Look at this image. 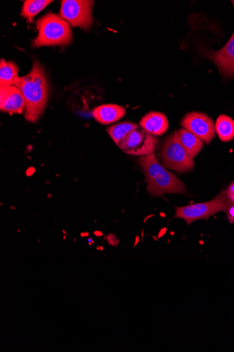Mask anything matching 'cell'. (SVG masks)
<instances>
[{"mask_svg": "<svg viewBox=\"0 0 234 352\" xmlns=\"http://www.w3.org/2000/svg\"><path fill=\"white\" fill-rule=\"evenodd\" d=\"M140 126L154 136H161L169 130V123L164 114L150 112L141 119Z\"/></svg>", "mask_w": 234, "mask_h": 352, "instance_id": "cell-11", "label": "cell"}, {"mask_svg": "<svg viewBox=\"0 0 234 352\" xmlns=\"http://www.w3.org/2000/svg\"><path fill=\"white\" fill-rule=\"evenodd\" d=\"M38 35L33 41V47L67 46L73 41L70 24L62 18L49 12L36 22Z\"/></svg>", "mask_w": 234, "mask_h": 352, "instance_id": "cell-3", "label": "cell"}, {"mask_svg": "<svg viewBox=\"0 0 234 352\" xmlns=\"http://www.w3.org/2000/svg\"><path fill=\"white\" fill-rule=\"evenodd\" d=\"M231 3L234 6V1ZM204 54L215 64L223 76H234V33L222 49L216 52H204Z\"/></svg>", "mask_w": 234, "mask_h": 352, "instance_id": "cell-9", "label": "cell"}, {"mask_svg": "<svg viewBox=\"0 0 234 352\" xmlns=\"http://www.w3.org/2000/svg\"><path fill=\"white\" fill-rule=\"evenodd\" d=\"M19 72L16 64L2 58L0 61V86L14 85L19 78Z\"/></svg>", "mask_w": 234, "mask_h": 352, "instance_id": "cell-15", "label": "cell"}, {"mask_svg": "<svg viewBox=\"0 0 234 352\" xmlns=\"http://www.w3.org/2000/svg\"><path fill=\"white\" fill-rule=\"evenodd\" d=\"M53 2V0H26L23 3L21 15L28 23H32L40 12Z\"/></svg>", "mask_w": 234, "mask_h": 352, "instance_id": "cell-14", "label": "cell"}, {"mask_svg": "<svg viewBox=\"0 0 234 352\" xmlns=\"http://www.w3.org/2000/svg\"><path fill=\"white\" fill-rule=\"evenodd\" d=\"M126 109L117 104H105L95 108L92 112L94 119L100 124H110L121 119Z\"/></svg>", "mask_w": 234, "mask_h": 352, "instance_id": "cell-12", "label": "cell"}, {"mask_svg": "<svg viewBox=\"0 0 234 352\" xmlns=\"http://www.w3.org/2000/svg\"><path fill=\"white\" fill-rule=\"evenodd\" d=\"M229 204L226 191H223L209 202L176 207V214L174 218L184 219L189 226L194 221L208 219L218 212H225Z\"/></svg>", "mask_w": 234, "mask_h": 352, "instance_id": "cell-5", "label": "cell"}, {"mask_svg": "<svg viewBox=\"0 0 234 352\" xmlns=\"http://www.w3.org/2000/svg\"><path fill=\"white\" fill-rule=\"evenodd\" d=\"M225 212L227 214L229 221L231 223H234V205L229 204Z\"/></svg>", "mask_w": 234, "mask_h": 352, "instance_id": "cell-19", "label": "cell"}, {"mask_svg": "<svg viewBox=\"0 0 234 352\" xmlns=\"http://www.w3.org/2000/svg\"><path fill=\"white\" fill-rule=\"evenodd\" d=\"M139 126L130 122H124L108 127L107 132L114 142L119 146L128 134Z\"/></svg>", "mask_w": 234, "mask_h": 352, "instance_id": "cell-17", "label": "cell"}, {"mask_svg": "<svg viewBox=\"0 0 234 352\" xmlns=\"http://www.w3.org/2000/svg\"><path fill=\"white\" fill-rule=\"evenodd\" d=\"M93 6L89 0H62L60 16L72 26L86 30L93 25Z\"/></svg>", "mask_w": 234, "mask_h": 352, "instance_id": "cell-6", "label": "cell"}, {"mask_svg": "<svg viewBox=\"0 0 234 352\" xmlns=\"http://www.w3.org/2000/svg\"><path fill=\"white\" fill-rule=\"evenodd\" d=\"M158 143L157 138L139 126L128 134L118 146L127 154L143 157L154 154Z\"/></svg>", "mask_w": 234, "mask_h": 352, "instance_id": "cell-7", "label": "cell"}, {"mask_svg": "<svg viewBox=\"0 0 234 352\" xmlns=\"http://www.w3.org/2000/svg\"><path fill=\"white\" fill-rule=\"evenodd\" d=\"M177 133L182 145L192 157H196L202 151L203 142L192 133L185 129H180Z\"/></svg>", "mask_w": 234, "mask_h": 352, "instance_id": "cell-13", "label": "cell"}, {"mask_svg": "<svg viewBox=\"0 0 234 352\" xmlns=\"http://www.w3.org/2000/svg\"><path fill=\"white\" fill-rule=\"evenodd\" d=\"M215 131L222 142L232 141L234 138V120L226 115H220L216 121Z\"/></svg>", "mask_w": 234, "mask_h": 352, "instance_id": "cell-16", "label": "cell"}, {"mask_svg": "<svg viewBox=\"0 0 234 352\" xmlns=\"http://www.w3.org/2000/svg\"><path fill=\"white\" fill-rule=\"evenodd\" d=\"M139 166L145 175L149 194L154 197L165 195H187L184 184L161 166L154 154L139 158Z\"/></svg>", "mask_w": 234, "mask_h": 352, "instance_id": "cell-2", "label": "cell"}, {"mask_svg": "<svg viewBox=\"0 0 234 352\" xmlns=\"http://www.w3.org/2000/svg\"><path fill=\"white\" fill-rule=\"evenodd\" d=\"M159 157L165 168L180 173L192 171L195 166L194 157L182 145L177 131L166 138Z\"/></svg>", "mask_w": 234, "mask_h": 352, "instance_id": "cell-4", "label": "cell"}, {"mask_svg": "<svg viewBox=\"0 0 234 352\" xmlns=\"http://www.w3.org/2000/svg\"><path fill=\"white\" fill-rule=\"evenodd\" d=\"M226 194L229 204L234 205V182L229 186Z\"/></svg>", "mask_w": 234, "mask_h": 352, "instance_id": "cell-18", "label": "cell"}, {"mask_svg": "<svg viewBox=\"0 0 234 352\" xmlns=\"http://www.w3.org/2000/svg\"><path fill=\"white\" fill-rule=\"evenodd\" d=\"M26 102L20 89L14 85L0 86V109L10 114H21Z\"/></svg>", "mask_w": 234, "mask_h": 352, "instance_id": "cell-10", "label": "cell"}, {"mask_svg": "<svg viewBox=\"0 0 234 352\" xmlns=\"http://www.w3.org/2000/svg\"><path fill=\"white\" fill-rule=\"evenodd\" d=\"M181 125L184 129L207 144L215 137V125L213 120L204 113H189L183 119Z\"/></svg>", "mask_w": 234, "mask_h": 352, "instance_id": "cell-8", "label": "cell"}, {"mask_svg": "<svg viewBox=\"0 0 234 352\" xmlns=\"http://www.w3.org/2000/svg\"><path fill=\"white\" fill-rule=\"evenodd\" d=\"M14 85L20 89L25 100V119L36 122L45 110L49 94L47 79L40 63L35 60L30 72L19 77Z\"/></svg>", "mask_w": 234, "mask_h": 352, "instance_id": "cell-1", "label": "cell"}]
</instances>
